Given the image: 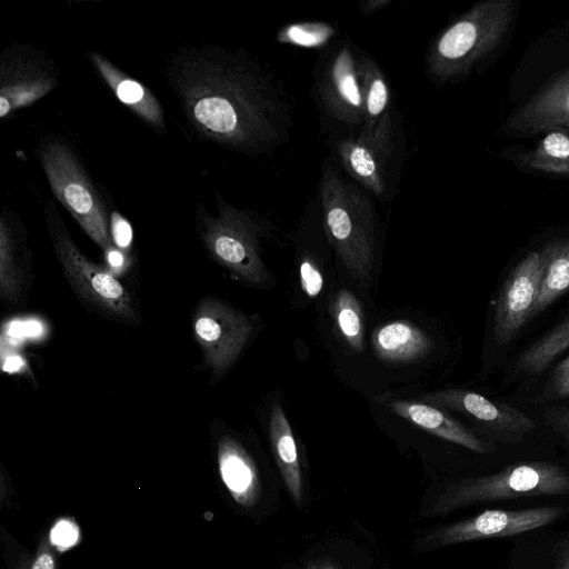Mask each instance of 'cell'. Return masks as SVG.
Instances as JSON below:
<instances>
[{
  "instance_id": "31",
  "label": "cell",
  "mask_w": 569,
  "mask_h": 569,
  "mask_svg": "<svg viewBox=\"0 0 569 569\" xmlns=\"http://www.w3.org/2000/svg\"><path fill=\"white\" fill-rule=\"evenodd\" d=\"M106 252V260L112 270L121 271L126 263V256L123 250L117 248L116 246L109 247Z\"/></svg>"
},
{
  "instance_id": "12",
  "label": "cell",
  "mask_w": 569,
  "mask_h": 569,
  "mask_svg": "<svg viewBox=\"0 0 569 569\" xmlns=\"http://www.w3.org/2000/svg\"><path fill=\"white\" fill-rule=\"evenodd\" d=\"M325 111L349 127H362L365 107L357 68V54L350 44L341 46L326 63L318 82Z\"/></svg>"
},
{
  "instance_id": "7",
  "label": "cell",
  "mask_w": 569,
  "mask_h": 569,
  "mask_svg": "<svg viewBox=\"0 0 569 569\" xmlns=\"http://www.w3.org/2000/svg\"><path fill=\"white\" fill-rule=\"evenodd\" d=\"M192 328L212 379H219L241 353L253 323L247 315L223 300L207 297L196 309Z\"/></svg>"
},
{
  "instance_id": "1",
  "label": "cell",
  "mask_w": 569,
  "mask_h": 569,
  "mask_svg": "<svg viewBox=\"0 0 569 569\" xmlns=\"http://www.w3.org/2000/svg\"><path fill=\"white\" fill-rule=\"evenodd\" d=\"M168 80L190 126L221 146L257 154L288 136L284 98L243 51L218 44L181 49L170 62Z\"/></svg>"
},
{
  "instance_id": "23",
  "label": "cell",
  "mask_w": 569,
  "mask_h": 569,
  "mask_svg": "<svg viewBox=\"0 0 569 569\" xmlns=\"http://www.w3.org/2000/svg\"><path fill=\"white\" fill-rule=\"evenodd\" d=\"M336 328L346 343L356 351L363 349V322L360 303L352 292L339 290L331 303Z\"/></svg>"
},
{
  "instance_id": "24",
  "label": "cell",
  "mask_w": 569,
  "mask_h": 569,
  "mask_svg": "<svg viewBox=\"0 0 569 569\" xmlns=\"http://www.w3.org/2000/svg\"><path fill=\"white\" fill-rule=\"evenodd\" d=\"M332 34L333 29L330 26L305 22L286 27L280 32L279 40L296 46L317 47L327 42Z\"/></svg>"
},
{
  "instance_id": "6",
  "label": "cell",
  "mask_w": 569,
  "mask_h": 569,
  "mask_svg": "<svg viewBox=\"0 0 569 569\" xmlns=\"http://www.w3.org/2000/svg\"><path fill=\"white\" fill-rule=\"evenodd\" d=\"M217 209L216 214L200 207L197 211V229L207 251L239 279L262 283L268 272L260 256L258 220L221 198Z\"/></svg>"
},
{
  "instance_id": "9",
  "label": "cell",
  "mask_w": 569,
  "mask_h": 569,
  "mask_svg": "<svg viewBox=\"0 0 569 569\" xmlns=\"http://www.w3.org/2000/svg\"><path fill=\"white\" fill-rule=\"evenodd\" d=\"M57 83L58 70L43 51L24 43L8 46L0 58V117L40 100Z\"/></svg>"
},
{
  "instance_id": "8",
  "label": "cell",
  "mask_w": 569,
  "mask_h": 569,
  "mask_svg": "<svg viewBox=\"0 0 569 569\" xmlns=\"http://www.w3.org/2000/svg\"><path fill=\"white\" fill-rule=\"evenodd\" d=\"M560 513L561 509L553 506L519 510L488 509L426 532L417 540L416 550L429 551L467 541L528 532L551 523Z\"/></svg>"
},
{
  "instance_id": "36",
  "label": "cell",
  "mask_w": 569,
  "mask_h": 569,
  "mask_svg": "<svg viewBox=\"0 0 569 569\" xmlns=\"http://www.w3.org/2000/svg\"><path fill=\"white\" fill-rule=\"evenodd\" d=\"M568 104H569V102H568Z\"/></svg>"
},
{
  "instance_id": "5",
  "label": "cell",
  "mask_w": 569,
  "mask_h": 569,
  "mask_svg": "<svg viewBox=\"0 0 569 569\" xmlns=\"http://www.w3.org/2000/svg\"><path fill=\"white\" fill-rule=\"evenodd\" d=\"M44 217L53 250L73 291L108 317L136 323L138 317L128 290L109 270L80 251L51 201L44 204Z\"/></svg>"
},
{
  "instance_id": "27",
  "label": "cell",
  "mask_w": 569,
  "mask_h": 569,
  "mask_svg": "<svg viewBox=\"0 0 569 569\" xmlns=\"http://www.w3.org/2000/svg\"><path fill=\"white\" fill-rule=\"evenodd\" d=\"M110 236L113 246L124 250L131 246L132 242V228L127 219L120 213L112 212L110 219Z\"/></svg>"
},
{
  "instance_id": "35",
  "label": "cell",
  "mask_w": 569,
  "mask_h": 569,
  "mask_svg": "<svg viewBox=\"0 0 569 569\" xmlns=\"http://www.w3.org/2000/svg\"><path fill=\"white\" fill-rule=\"evenodd\" d=\"M562 569H569V561L565 565Z\"/></svg>"
},
{
  "instance_id": "30",
  "label": "cell",
  "mask_w": 569,
  "mask_h": 569,
  "mask_svg": "<svg viewBox=\"0 0 569 569\" xmlns=\"http://www.w3.org/2000/svg\"><path fill=\"white\" fill-rule=\"evenodd\" d=\"M543 150L553 158L569 157V138L560 132L549 133L542 142Z\"/></svg>"
},
{
  "instance_id": "32",
  "label": "cell",
  "mask_w": 569,
  "mask_h": 569,
  "mask_svg": "<svg viewBox=\"0 0 569 569\" xmlns=\"http://www.w3.org/2000/svg\"><path fill=\"white\" fill-rule=\"evenodd\" d=\"M73 536L76 537L77 533L73 532L70 523H62L58 525L53 530L52 539L58 545L70 546L73 541Z\"/></svg>"
},
{
  "instance_id": "4",
  "label": "cell",
  "mask_w": 569,
  "mask_h": 569,
  "mask_svg": "<svg viewBox=\"0 0 569 569\" xmlns=\"http://www.w3.org/2000/svg\"><path fill=\"white\" fill-rule=\"evenodd\" d=\"M37 154L54 197L101 249L111 247L107 208L70 144L50 139Z\"/></svg>"
},
{
  "instance_id": "33",
  "label": "cell",
  "mask_w": 569,
  "mask_h": 569,
  "mask_svg": "<svg viewBox=\"0 0 569 569\" xmlns=\"http://www.w3.org/2000/svg\"><path fill=\"white\" fill-rule=\"evenodd\" d=\"M387 3H388V1H386V0H369V1H365L360 6V11L366 13V14H371L375 11H378L379 9L383 8Z\"/></svg>"
},
{
  "instance_id": "13",
  "label": "cell",
  "mask_w": 569,
  "mask_h": 569,
  "mask_svg": "<svg viewBox=\"0 0 569 569\" xmlns=\"http://www.w3.org/2000/svg\"><path fill=\"white\" fill-rule=\"evenodd\" d=\"M425 400L460 411L505 442H520L536 429V422L523 411L496 402L468 390L448 389L425 397Z\"/></svg>"
},
{
  "instance_id": "11",
  "label": "cell",
  "mask_w": 569,
  "mask_h": 569,
  "mask_svg": "<svg viewBox=\"0 0 569 569\" xmlns=\"http://www.w3.org/2000/svg\"><path fill=\"white\" fill-rule=\"evenodd\" d=\"M546 264L545 252H531L505 280L493 316V338L497 343H509L532 316Z\"/></svg>"
},
{
  "instance_id": "34",
  "label": "cell",
  "mask_w": 569,
  "mask_h": 569,
  "mask_svg": "<svg viewBox=\"0 0 569 569\" xmlns=\"http://www.w3.org/2000/svg\"><path fill=\"white\" fill-rule=\"evenodd\" d=\"M316 569H339V568L331 562H323V563L317 566Z\"/></svg>"
},
{
  "instance_id": "14",
  "label": "cell",
  "mask_w": 569,
  "mask_h": 569,
  "mask_svg": "<svg viewBox=\"0 0 569 569\" xmlns=\"http://www.w3.org/2000/svg\"><path fill=\"white\" fill-rule=\"evenodd\" d=\"M388 406L396 415L427 432L475 452L490 453L497 449L451 416L428 403L397 400Z\"/></svg>"
},
{
  "instance_id": "3",
  "label": "cell",
  "mask_w": 569,
  "mask_h": 569,
  "mask_svg": "<svg viewBox=\"0 0 569 569\" xmlns=\"http://www.w3.org/2000/svg\"><path fill=\"white\" fill-rule=\"evenodd\" d=\"M563 495H569V472L561 466L548 461L515 463L450 485L431 505L430 515L446 516L482 502Z\"/></svg>"
},
{
  "instance_id": "17",
  "label": "cell",
  "mask_w": 569,
  "mask_h": 569,
  "mask_svg": "<svg viewBox=\"0 0 569 569\" xmlns=\"http://www.w3.org/2000/svg\"><path fill=\"white\" fill-rule=\"evenodd\" d=\"M218 467L222 482L232 499L242 507L254 506L260 492L258 470L251 457L234 439H220Z\"/></svg>"
},
{
  "instance_id": "2",
  "label": "cell",
  "mask_w": 569,
  "mask_h": 569,
  "mask_svg": "<svg viewBox=\"0 0 569 569\" xmlns=\"http://www.w3.org/2000/svg\"><path fill=\"white\" fill-rule=\"evenodd\" d=\"M326 234L348 271L366 279L376 250L377 218L367 194L337 170H322L319 184Z\"/></svg>"
},
{
  "instance_id": "15",
  "label": "cell",
  "mask_w": 569,
  "mask_h": 569,
  "mask_svg": "<svg viewBox=\"0 0 569 569\" xmlns=\"http://www.w3.org/2000/svg\"><path fill=\"white\" fill-rule=\"evenodd\" d=\"M27 238L17 217L3 209L0 218V292L8 305L17 303L27 276Z\"/></svg>"
},
{
  "instance_id": "19",
  "label": "cell",
  "mask_w": 569,
  "mask_h": 569,
  "mask_svg": "<svg viewBox=\"0 0 569 569\" xmlns=\"http://www.w3.org/2000/svg\"><path fill=\"white\" fill-rule=\"evenodd\" d=\"M269 437L286 488L296 506L300 508L303 502V482L297 446L290 423L278 405L271 410Z\"/></svg>"
},
{
  "instance_id": "28",
  "label": "cell",
  "mask_w": 569,
  "mask_h": 569,
  "mask_svg": "<svg viewBox=\"0 0 569 569\" xmlns=\"http://www.w3.org/2000/svg\"><path fill=\"white\" fill-rule=\"evenodd\" d=\"M28 569H57L56 551L49 537L41 538Z\"/></svg>"
},
{
  "instance_id": "18",
  "label": "cell",
  "mask_w": 569,
  "mask_h": 569,
  "mask_svg": "<svg viewBox=\"0 0 569 569\" xmlns=\"http://www.w3.org/2000/svg\"><path fill=\"white\" fill-rule=\"evenodd\" d=\"M372 346L380 360L403 363L420 359L430 352L432 340L415 323L397 320L373 331Z\"/></svg>"
},
{
  "instance_id": "25",
  "label": "cell",
  "mask_w": 569,
  "mask_h": 569,
  "mask_svg": "<svg viewBox=\"0 0 569 569\" xmlns=\"http://www.w3.org/2000/svg\"><path fill=\"white\" fill-rule=\"evenodd\" d=\"M300 283L308 297H317L323 287V277L315 261L306 256L300 263Z\"/></svg>"
},
{
  "instance_id": "10",
  "label": "cell",
  "mask_w": 569,
  "mask_h": 569,
  "mask_svg": "<svg viewBox=\"0 0 569 569\" xmlns=\"http://www.w3.org/2000/svg\"><path fill=\"white\" fill-rule=\"evenodd\" d=\"M396 151L395 123L390 111L358 134L341 139L337 153L350 177L372 194L387 190L388 170Z\"/></svg>"
},
{
  "instance_id": "16",
  "label": "cell",
  "mask_w": 569,
  "mask_h": 569,
  "mask_svg": "<svg viewBox=\"0 0 569 569\" xmlns=\"http://www.w3.org/2000/svg\"><path fill=\"white\" fill-rule=\"evenodd\" d=\"M91 63L114 96L144 122L156 129L164 128V114L154 94L96 51L88 52Z\"/></svg>"
},
{
  "instance_id": "26",
  "label": "cell",
  "mask_w": 569,
  "mask_h": 569,
  "mask_svg": "<svg viewBox=\"0 0 569 569\" xmlns=\"http://www.w3.org/2000/svg\"><path fill=\"white\" fill-rule=\"evenodd\" d=\"M569 396V356L553 370L545 389L548 399H560Z\"/></svg>"
},
{
  "instance_id": "21",
  "label": "cell",
  "mask_w": 569,
  "mask_h": 569,
  "mask_svg": "<svg viewBox=\"0 0 569 569\" xmlns=\"http://www.w3.org/2000/svg\"><path fill=\"white\" fill-rule=\"evenodd\" d=\"M568 348L569 316L526 348L518 357L516 368L525 373L537 375Z\"/></svg>"
},
{
  "instance_id": "29",
  "label": "cell",
  "mask_w": 569,
  "mask_h": 569,
  "mask_svg": "<svg viewBox=\"0 0 569 569\" xmlns=\"http://www.w3.org/2000/svg\"><path fill=\"white\" fill-rule=\"evenodd\" d=\"M542 416L549 427L569 443V409L563 407H548Z\"/></svg>"
},
{
  "instance_id": "22",
  "label": "cell",
  "mask_w": 569,
  "mask_h": 569,
  "mask_svg": "<svg viewBox=\"0 0 569 569\" xmlns=\"http://www.w3.org/2000/svg\"><path fill=\"white\" fill-rule=\"evenodd\" d=\"M545 254L547 264L532 316L569 290V243L552 247Z\"/></svg>"
},
{
  "instance_id": "20",
  "label": "cell",
  "mask_w": 569,
  "mask_h": 569,
  "mask_svg": "<svg viewBox=\"0 0 569 569\" xmlns=\"http://www.w3.org/2000/svg\"><path fill=\"white\" fill-rule=\"evenodd\" d=\"M357 68L365 107L362 127H370L389 112L390 88L386 74L370 56L358 53Z\"/></svg>"
}]
</instances>
